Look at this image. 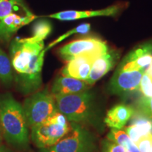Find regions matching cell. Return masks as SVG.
I'll return each instance as SVG.
<instances>
[{
    "mask_svg": "<svg viewBox=\"0 0 152 152\" xmlns=\"http://www.w3.org/2000/svg\"><path fill=\"white\" fill-rule=\"evenodd\" d=\"M44 41L32 42L27 38L14 39L9 47L17 89L23 94L37 92L42 86V71L47 52Z\"/></svg>",
    "mask_w": 152,
    "mask_h": 152,
    "instance_id": "1",
    "label": "cell"
},
{
    "mask_svg": "<svg viewBox=\"0 0 152 152\" xmlns=\"http://www.w3.org/2000/svg\"><path fill=\"white\" fill-rule=\"evenodd\" d=\"M52 30V24L49 20L45 19L37 20L33 26V35L32 37L27 38V39L32 42L44 41V39L48 37Z\"/></svg>",
    "mask_w": 152,
    "mask_h": 152,
    "instance_id": "19",
    "label": "cell"
},
{
    "mask_svg": "<svg viewBox=\"0 0 152 152\" xmlns=\"http://www.w3.org/2000/svg\"><path fill=\"white\" fill-rule=\"evenodd\" d=\"M137 112L152 122V97L142 96L137 102Z\"/></svg>",
    "mask_w": 152,
    "mask_h": 152,
    "instance_id": "22",
    "label": "cell"
},
{
    "mask_svg": "<svg viewBox=\"0 0 152 152\" xmlns=\"http://www.w3.org/2000/svg\"><path fill=\"white\" fill-rule=\"evenodd\" d=\"M135 144L140 152H149L152 146V133L142 137Z\"/></svg>",
    "mask_w": 152,
    "mask_h": 152,
    "instance_id": "25",
    "label": "cell"
},
{
    "mask_svg": "<svg viewBox=\"0 0 152 152\" xmlns=\"http://www.w3.org/2000/svg\"><path fill=\"white\" fill-rule=\"evenodd\" d=\"M102 152H129L126 149L115 142L104 140L102 143Z\"/></svg>",
    "mask_w": 152,
    "mask_h": 152,
    "instance_id": "24",
    "label": "cell"
},
{
    "mask_svg": "<svg viewBox=\"0 0 152 152\" xmlns=\"http://www.w3.org/2000/svg\"><path fill=\"white\" fill-rule=\"evenodd\" d=\"M144 73L145 71L142 69L122 71L117 68L109 82V91L116 95H125L138 91Z\"/></svg>",
    "mask_w": 152,
    "mask_h": 152,
    "instance_id": "8",
    "label": "cell"
},
{
    "mask_svg": "<svg viewBox=\"0 0 152 152\" xmlns=\"http://www.w3.org/2000/svg\"><path fill=\"white\" fill-rule=\"evenodd\" d=\"M139 91L141 92L143 96L152 97V80L146 73H144L142 75Z\"/></svg>",
    "mask_w": 152,
    "mask_h": 152,
    "instance_id": "23",
    "label": "cell"
},
{
    "mask_svg": "<svg viewBox=\"0 0 152 152\" xmlns=\"http://www.w3.org/2000/svg\"><path fill=\"white\" fill-rule=\"evenodd\" d=\"M37 18L33 14H25L12 13L0 18V40L7 42L23 26L30 23Z\"/></svg>",
    "mask_w": 152,
    "mask_h": 152,
    "instance_id": "11",
    "label": "cell"
},
{
    "mask_svg": "<svg viewBox=\"0 0 152 152\" xmlns=\"http://www.w3.org/2000/svg\"><path fill=\"white\" fill-rule=\"evenodd\" d=\"M0 152H13L10 149L6 147L5 146L0 145Z\"/></svg>",
    "mask_w": 152,
    "mask_h": 152,
    "instance_id": "26",
    "label": "cell"
},
{
    "mask_svg": "<svg viewBox=\"0 0 152 152\" xmlns=\"http://www.w3.org/2000/svg\"><path fill=\"white\" fill-rule=\"evenodd\" d=\"M91 87L86 81L61 75L54 80L51 92L54 96L73 94L89 90Z\"/></svg>",
    "mask_w": 152,
    "mask_h": 152,
    "instance_id": "14",
    "label": "cell"
},
{
    "mask_svg": "<svg viewBox=\"0 0 152 152\" xmlns=\"http://www.w3.org/2000/svg\"><path fill=\"white\" fill-rule=\"evenodd\" d=\"M22 106L28 126L30 128L40 124L58 111L54 95L47 89L30 94Z\"/></svg>",
    "mask_w": 152,
    "mask_h": 152,
    "instance_id": "5",
    "label": "cell"
},
{
    "mask_svg": "<svg viewBox=\"0 0 152 152\" xmlns=\"http://www.w3.org/2000/svg\"><path fill=\"white\" fill-rule=\"evenodd\" d=\"M152 64V39L138 45L124 57L118 69L122 71L147 69Z\"/></svg>",
    "mask_w": 152,
    "mask_h": 152,
    "instance_id": "9",
    "label": "cell"
},
{
    "mask_svg": "<svg viewBox=\"0 0 152 152\" xmlns=\"http://www.w3.org/2000/svg\"><path fill=\"white\" fill-rule=\"evenodd\" d=\"M0 129L12 147L26 150L29 147V131L23 106L10 92L0 94Z\"/></svg>",
    "mask_w": 152,
    "mask_h": 152,
    "instance_id": "2",
    "label": "cell"
},
{
    "mask_svg": "<svg viewBox=\"0 0 152 152\" xmlns=\"http://www.w3.org/2000/svg\"><path fill=\"white\" fill-rule=\"evenodd\" d=\"M134 110L131 106L124 104L114 106L106 113L104 123L111 129L124 128L134 113Z\"/></svg>",
    "mask_w": 152,
    "mask_h": 152,
    "instance_id": "15",
    "label": "cell"
},
{
    "mask_svg": "<svg viewBox=\"0 0 152 152\" xmlns=\"http://www.w3.org/2000/svg\"><path fill=\"white\" fill-rule=\"evenodd\" d=\"M120 52L118 50H108L96 58L93 64L87 83L91 86L109 73L118 61Z\"/></svg>",
    "mask_w": 152,
    "mask_h": 152,
    "instance_id": "12",
    "label": "cell"
},
{
    "mask_svg": "<svg viewBox=\"0 0 152 152\" xmlns=\"http://www.w3.org/2000/svg\"><path fill=\"white\" fill-rule=\"evenodd\" d=\"M70 132L52 147L39 152H93L96 148L94 137L78 123H71Z\"/></svg>",
    "mask_w": 152,
    "mask_h": 152,
    "instance_id": "6",
    "label": "cell"
},
{
    "mask_svg": "<svg viewBox=\"0 0 152 152\" xmlns=\"http://www.w3.org/2000/svg\"><path fill=\"white\" fill-rule=\"evenodd\" d=\"M90 28H91V26L90 23H84V24L80 25V26H77L76 28H74L73 29L69 30V31L66 32V33H64V35L60 36L58 38H57L56 40L53 42L52 43H51L50 45H49V46L47 47L46 49L47 50H48L49 49L52 48V47L54 46V45H57V44L59 43L60 42H61L64 40V39H66V38L69 37V36L74 35V34H78V33L79 34H86L88 33L89 31H90Z\"/></svg>",
    "mask_w": 152,
    "mask_h": 152,
    "instance_id": "21",
    "label": "cell"
},
{
    "mask_svg": "<svg viewBox=\"0 0 152 152\" xmlns=\"http://www.w3.org/2000/svg\"><path fill=\"white\" fill-rule=\"evenodd\" d=\"M121 5H113L107 8L94 11H64L48 16L52 18L68 21L96 16H115L121 11Z\"/></svg>",
    "mask_w": 152,
    "mask_h": 152,
    "instance_id": "13",
    "label": "cell"
},
{
    "mask_svg": "<svg viewBox=\"0 0 152 152\" xmlns=\"http://www.w3.org/2000/svg\"><path fill=\"white\" fill-rule=\"evenodd\" d=\"M125 131L134 144L137 142L142 137L152 133V132L144 127L134 123H132L129 126L126 127L125 128Z\"/></svg>",
    "mask_w": 152,
    "mask_h": 152,
    "instance_id": "20",
    "label": "cell"
},
{
    "mask_svg": "<svg viewBox=\"0 0 152 152\" xmlns=\"http://www.w3.org/2000/svg\"><path fill=\"white\" fill-rule=\"evenodd\" d=\"M71 129V123L57 111L40 124L31 128V140L39 149L52 147Z\"/></svg>",
    "mask_w": 152,
    "mask_h": 152,
    "instance_id": "4",
    "label": "cell"
},
{
    "mask_svg": "<svg viewBox=\"0 0 152 152\" xmlns=\"http://www.w3.org/2000/svg\"><path fill=\"white\" fill-rule=\"evenodd\" d=\"M103 54L98 52H87L74 57L68 61L61 71V75L87 81L93 64Z\"/></svg>",
    "mask_w": 152,
    "mask_h": 152,
    "instance_id": "10",
    "label": "cell"
},
{
    "mask_svg": "<svg viewBox=\"0 0 152 152\" xmlns=\"http://www.w3.org/2000/svg\"><path fill=\"white\" fill-rule=\"evenodd\" d=\"M105 42L94 37H87L72 41L58 49V53L62 59L68 61L74 57L87 52H98L104 54L109 50Z\"/></svg>",
    "mask_w": 152,
    "mask_h": 152,
    "instance_id": "7",
    "label": "cell"
},
{
    "mask_svg": "<svg viewBox=\"0 0 152 152\" xmlns=\"http://www.w3.org/2000/svg\"><path fill=\"white\" fill-rule=\"evenodd\" d=\"M12 13L32 14L24 0H0V18Z\"/></svg>",
    "mask_w": 152,
    "mask_h": 152,
    "instance_id": "16",
    "label": "cell"
},
{
    "mask_svg": "<svg viewBox=\"0 0 152 152\" xmlns=\"http://www.w3.org/2000/svg\"><path fill=\"white\" fill-rule=\"evenodd\" d=\"M0 81L9 87L14 81V71L9 56L0 48Z\"/></svg>",
    "mask_w": 152,
    "mask_h": 152,
    "instance_id": "18",
    "label": "cell"
},
{
    "mask_svg": "<svg viewBox=\"0 0 152 152\" xmlns=\"http://www.w3.org/2000/svg\"><path fill=\"white\" fill-rule=\"evenodd\" d=\"M107 139L110 141L122 146L129 152H140L136 144L131 140L125 131L123 130L122 129H111L108 133Z\"/></svg>",
    "mask_w": 152,
    "mask_h": 152,
    "instance_id": "17",
    "label": "cell"
},
{
    "mask_svg": "<svg viewBox=\"0 0 152 152\" xmlns=\"http://www.w3.org/2000/svg\"><path fill=\"white\" fill-rule=\"evenodd\" d=\"M56 108L70 123H82L92 118L94 113V96L89 90L77 94L55 95Z\"/></svg>",
    "mask_w": 152,
    "mask_h": 152,
    "instance_id": "3",
    "label": "cell"
},
{
    "mask_svg": "<svg viewBox=\"0 0 152 152\" xmlns=\"http://www.w3.org/2000/svg\"><path fill=\"white\" fill-rule=\"evenodd\" d=\"M2 140H3V136H2V134H1V129H0V145H1V142H2Z\"/></svg>",
    "mask_w": 152,
    "mask_h": 152,
    "instance_id": "27",
    "label": "cell"
},
{
    "mask_svg": "<svg viewBox=\"0 0 152 152\" xmlns=\"http://www.w3.org/2000/svg\"><path fill=\"white\" fill-rule=\"evenodd\" d=\"M149 152H152V146H151V149H150V151Z\"/></svg>",
    "mask_w": 152,
    "mask_h": 152,
    "instance_id": "28",
    "label": "cell"
}]
</instances>
